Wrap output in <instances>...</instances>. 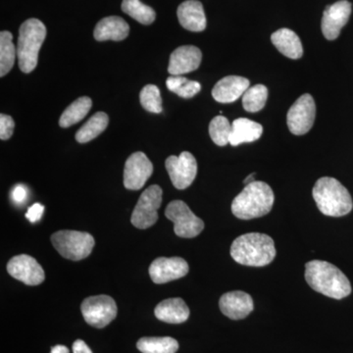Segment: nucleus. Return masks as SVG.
<instances>
[{
  "label": "nucleus",
  "instance_id": "nucleus-1",
  "mask_svg": "<svg viewBox=\"0 0 353 353\" xmlns=\"http://www.w3.org/2000/svg\"><path fill=\"white\" fill-rule=\"evenodd\" d=\"M305 280L315 292L331 299H345L352 294V285L347 276L327 261L313 260L306 263Z\"/></svg>",
  "mask_w": 353,
  "mask_h": 353
},
{
  "label": "nucleus",
  "instance_id": "nucleus-2",
  "mask_svg": "<svg viewBox=\"0 0 353 353\" xmlns=\"http://www.w3.org/2000/svg\"><path fill=\"white\" fill-rule=\"evenodd\" d=\"M231 256L234 261L245 266H266L275 259V243L268 234H241L232 243Z\"/></svg>",
  "mask_w": 353,
  "mask_h": 353
},
{
  "label": "nucleus",
  "instance_id": "nucleus-3",
  "mask_svg": "<svg viewBox=\"0 0 353 353\" xmlns=\"http://www.w3.org/2000/svg\"><path fill=\"white\" fill-rule=\"evenodd\" d=\"M273 190L264 182L255 181L245 185L232 202V212L241 220H252L268 214L273 208Z\"/></svg>",
  "mask_w": 353,
  "mask_h": 353
},
{
  "label": "nucleus",
  "instance_id": "nucleus-4",
  "mask_svg": "<svg viewBox=\"0 0 353 353\" xmlns=\"http://www.w3.org/2000/svg\"><path fill=\"white\" fill-rule=\"evenodd\" d=\"M312 194L316 205L324 215L341 217L352 210L350 192L336 179L330 176L319 179L313 188Z\"/></svg>",
  "mask_w": 353,
  "mask_h": 353
},
{
  "label": "nucleus",
  "instance_id": "nucleus-5",
  "mask_svg": "<svg viewBox=\"0 0 353 353\" xmlns=\"http://www.w3.org/2000/svg\"><path fill=\"white\" fill-rule=\"evenodd\" d=\"M46 37V28L39 19H29L21 25L17 44L19 68L31 73L38 65L39 53Z\"/></svg>",
  "mask_w": 353,
  "mask_h": 353
},
{
  "label": "nucleus",
  "instance_id": "nucleus-6",
  "mask_svg": "<svg viewBox=\"0 0 353 353\" xmlns=\"http://www.w3.org/2000/svg\"><path fill=\"white\" fill-rule=\"evenodd\" d=\"M51 243L64 259L79 261L87 259L92 252L94 239L85 232L59 231L51 236Z\"/></svg>",
  "mask_w": 353,
  "mask_h": 353
},
{
  "label": "nucleus",
  "instance_id": "nucleus-7",
  "mask_svg": "<svg viewBox=\"0 0 353 353\" xmlns=\"http://www.w3.org/2000/svg\"><path fill=\"white\" fill-rule=\"evenodd\" d=\"M165 215L174 223V232L180 238H196L203 231V221L190 210L185 202H170L165 210Z\"/></svg>",
  "mask_w": 353,
  "mask_h": 353
},
{
  "label": "nucleus",
  "instance_id": "nucleus-8",
  "mask_svg": "<svg viewBox=\"0 0 353 353\" xmlns=\"http://www.w3.org/2000/svg\"><path fill=\"white\" fill-rule=\"evenodd\" d=\"M161 188L150 185L139 197L136 208L132 211L131 222L138 229L145 230L153 226L158 220V209L162 203Z\"/></svg>",
  "mask_w": 353,
  "mask_h": 353
},
{
  "label": "nucleus",
  "instance_id": "nucleus-9",
  "mask_svg": "<svg viewBox=\"0 0 353 353\" xmlns=\"http://www.w3.org/2000/svg\"><path fill=\"white\" fill-rule=\"evenodd\" d=\"M83 319L94 328H104L117 316V305L108 296H90L81 305Z\"/></svg>",
  "mask_w": 353,
  "mask_h": 353
},
{
  "label": "nucleus",
  "instance_id": "nucleus-10",
  "mask_svg": "<svg viewBox=\"0 0 353 353\" xmlns=\"http://www.w3.org/2000/svg\"><path fill=\"white\" fill-rule=\"evenodd\" d=\"M316 117V104L312 95H301L290 108L287 115L288 127L296 136H303L312 129Z\"/></svg>",
  "mask_w": 353,
  "mask_h": 353
},
{
  "label": "nucleus",
  "instance_id": "nucleus-11",
  "mask_svg": "<svg viewBox=\"0 0 353 353\" xmlns=\"http://www.w3.org/2000/svg\"><path fill=\"white\" fill-rule=\"evenodd\" d=\"M165 166L176 189H187L196 179L197 162L190 152H183L179 157H169L165 162Z\"/></svg>",
  "mask_w": 353,
  "mask_h": 353
},
{
  "label": "nucleus",
  "instance_id": "nucleus-12",
  "mask_svg": "<svg viewBox=\"0 0 353 353\" xmlns=\"http://www.w3.org/2000/svg\"><path fill=\"white\" fill-rule=\"evenodd\" d=\"M152 173L153 165L145 153H132L125 164V188L131 190L143 189Z\"/></svg>",
  "mask_w": 353,
  "mask_h": 353
},
{
  "label": "nucleus",
  "instance_id": "nucleus-13",
  "mask_svg": "<svg viewBox=\"0 0 353 353\" xmlns=\"http://www.w3.org/2000/svg\"><path fill=\"white\" fill-rule=\"evenodd\" d=\"M9 275L28 285H38L46 279L43 267L27 254L17 255L7 264Z\"/></svg>",
  "mask_w": 353,
  "mask_h": 353
},
{
  "label": "nucleus",
  "instance_id": "nucleus-14",
  "mask_svg": "<svg viewBox=\"0 0 353 353\" xmlns=\"http://www.w3.org/2000/svg\"><path fill=\"white\" fill-rule=\"evenodd\" d=\"M352 14V3L341 0L327 6L323 14L321 28L325 38L334 41L340 36L341 29L347 25Z\"/></svg>",
  "mask_w": 353,
  "mask_h": 353
},
{
  "label": "nucleus",
  "instance_id": "nucleus-15",
  "mask_svg": "<svg viewBox=\"0 0 353 353\" xmlns=\"http://www.w3.org/2000/svg\"><path fill=\"white\" fill-rule=\"evenodd\" d=\"M189 270V264L181 257H159L150 264V276L155 284H166L185 277Z\"/></svg>",
  "mask_w": 353,
  "mask_h": 353
},
{
  "label": "nucleus",
  "instance_id": "nucleus-16",
  "mask_svg": "<svg viewBox=\"0 0 353 353\" xmlns=\"http://www.w3.org/2000/svg\"><path fill=\"white\" fill-rule=\"evenodd\" d=\"M202 53L194 46H183L172 52L168 72L171 76H183L201 66Z\"/></svg>",
  "mask_w": 353,
  "mask_h": 353
},
{
  "label": "nucleus",
  "instance_id": "nucleus-17",
  "mask_svg": "<svg viewBox=\"0 0 353 353\" xmlns=\"http://www.w3.org/2000/svg\"><path fill=\"white\" fill-rule=\"evenodd\" d=\"M219 306L223 314L232 320L245 319L254 308L252 296L241 290L223 294Z\"/></svg>",
  "mask_w": 353,
  "mask_h": 353
},
{
  "label": "nucleus",
  "instance_id": "nucleus-18",
  "mask_svg": "<svg viewBox=\"0 0 353 353\" xmlns=\"http://www.w3.org/2000/svg\"><path fill=\"white\" fill-rule=\"evenodd\" d=\"M250 85V81L243 77H225L213 88L212 97L220 103H232L243 97Z\"/></svg>",
  "mask_w": 353,
  "mask_h": 353
},
{
  "label": "nucleus",
  "instance_id": "nucleus-19",
  "mask_svg": "<svg viewBox=\"0 0 353 353\" xmlns=\"http://www.w3.org/2000/svg\"><path fill=\"white\" fill-rule=\"evenodd\" d=\"M179 22L183 28L190 32H202L206 28V16L201 2L187 0L178 7Z\"/></svg>",
  "mask_w": 353,
  "mask_h": 353
},
{
  "label": "nucleus",
  "instance_id": "nucleus-20",
  "mask_svg": "<svg viewBox=\"0 0 353 353\" xmlns=\"http://www.w3.org/2000/svg\"><path fill=\"white\" fill-rule=\"evenodd\" d=\"M130 27L124 19L118 16L103 18L95 26L94 39L99 41H124L129 36Z\"/></svg>",
  "mask_w": 353,
  "mask_h": 353
},
{
  "label": "nucleus",
  "instance_id": "nucleus-21",
  "mask_svg": "<svg viewBox=\"0 0 353 353\" xmlns=\"http://www.w3.org/2000/svg\"><path fill=\"white\" fill-rule=\"evenodd\" d=\"M154 314L160 321L181 324L190 317V309L180 297L165 299L155 307Z\"/></svg>",
  "mask_w": 353,
  "mask_h": 353
},
{
  "label": "nucleus",
  "instance_id": "nucleus-22",
  "mask_svg": "<svg viewBox=\"0 0 353 353\" xmlns=\"http://www.w3.org/2000/svg\"><path fill=\"white\" fill-rule=\"evenodd\" d=\"M271 41L283 55L290 59H299L303 55V46L296 32L290 29L278 30L272 34Z\"/></svg>",
  "mask_w": 353,
  "mask_h": 353
},
{
  "label": "nucleus",
  "instance_id": "nucleus-23",
  "mask_svg": "<svg viewBox=\"0 0 353 353\" xmlns=\"http://www.w3.org/2000/svg\"><path fill=\"white\" fill-rule=\"evenodd\" d=\"M263 134V127L254 121L240 118L232 124L230 145L238 146L241 143H253L260 139Z\"/></svg>",
  "mask_w": 353,
  "mask_h": 353
},
{
  "label": "nucleus",
  "instance_id": "nucleus-24",
  "mask_svg": "<svg viewBox=\"0 0 353 353\" xmlns=\"http://www.w3.org/2000/svg\"><path fill=\"white\" fill-rule=\"evenodd\" d=\"M92 101L90 97H83L76 99L65 109L60 117L59 125L62 128H69L81 122L90 112Z\"/></svg>",
  "mask_w": 353,
  "mask_h": 353
},
{
  "label": "nucleus",
  "instance_id": "nucleus-25",
  "mask_svg": "<svg viewBox=\"0 0 353 353\" xmlns=\"http://www.w3.org/2000/svg\"><path fill=\"white\" fill-rule=\"evenodd\" d=\"M137 347L143 353H176L179 343L170 336H146L138 341Z\"/></svg>",
  "mask_w": 353,
  "mask_h": 353
},
{
  "label": "nucleus",
  "instance_id": "nucleus-26",
  "mask_svg": "<svg viewBox=\"0 0 353 353\" xmlns=\"http://www.w3.org/2000/svg\"><path fill=\"white\" fill-rule=\"evenodd\" d=\"M108 115L104 112H97L76 134L78 143H85L99 137L108 126Z\"/></svg>",
  "mask_w": 353,
  "mask_h": 353
},
{
  "label": "nucleus",
  "instance_id": "nucleus-27",
  "mask_svg": "<svg viewBox=\"0 0 353 353\" xmlns=\"http://www.w3.org/2000/svg\"><path fill=\"white\" fill-rule=\"evenodd\" d=\"M17 57V46H14L10 32H0V76L4 77L12 69Z\"/></svg>",
  "mask_w": 353,
  "mask_h": 353
},
{
  "label": "nucleus",
  "instance_id": "nucleus-28",
  "mask_svg": "<svg viewBox=\"0 0 353 353\" xmlns=\"http://www.w3.org/2000/svg\"><path fill=\"white\" fill-rule=\"evenodd\" d=\"M121 8L132 19L143 25L152 24L157 18V13L152 7L145 6L141 0H123Z\"/></svg>",
  "mask_w": 353,
  "mask_h": 353
},
{
  "label": "nucleus",
  "instance_id": "nucleus-29",
  "mask_svg": "<svg viewBox=\"0 0 353 353\" xmlns=\"http://www.w3.org/2000/svg\"><path fill=\"white\" fill-rule=\"evenodd\" d=\"M170 92L183 99H192L201 90V85L196 81H190L183 76H170L166 81Z\"/></svg>",
  "mask_w": 353,
  "mask_h": 353
},
{
  "label": "nucleus",
  "instance_id": "nucleus-30",
  "mask_svg": "<svg viewBox=\"0 0 353 353\" xmlns=\"http://www.w3.org/2000/svg\"><path fill=\"white\" fill-rule=\"evenodd\" d=\"M268 99V88L264 85H255L248 88L243 95V106L250 113L259 112L264 108Z\"/></svg>",
  "mask_w": 353,
  "mask_h": 353
},
{
  "label": "nucleus",
  "instance_id": "nucleus-31",
  "mask_svg": "<svg viewBox=\"0 0 353 353\" xmlns=\"http://www.w3.org/2000/svg\"><path fill=\"white\" fill-rule=\"evenodd\" d=\"M231 132L232 124L225 116H216L209 125V134L217 145L225 146L230 143Z\"/></svg>",
  "mask_w": 353,
  "mask_h": 353
},
{
  "label": "nucleus",
  "instance_id": "nucleus-32",
  "mask_svg": "<svg viewBox=\"0 0 353 353\" xmlns=\"http://www.w3.org/2000/svg\"><path fill=\"white\" fill-rule=\"evenodd\" d=\"M141 106L148 112H162V99L159 88L154 85H148L139 94Z\"/></svg>",
  "mask_w": 353,
  "mask_h": 353
},
{
  "label": "nucleus",
  "instance_id": "nucleus-33",
  "mask_svg": "<svg viewBox=\"0 0 353 353\" xmlns=\"http://www.w3.org/2000/svg\"><path fill=\"white\" fill-rule=\"evenodd\" d=\"M14 127H15V123L12 117L6 114L0 115V139L2 141H6L12 137Z\"/></svg>",
  "mask_w": 353,
  "mask_h": 353
},
{
  "label": "nucleus",
  "instance_id": "nucleus-34",
  "mask_svg": "<svg viewBox=\"0 0 353 353\" xmlns=\"http://www.w3.org/2000/svg\"><path fill=\"white\" fill-rule=\"evenodd\" d=\"M43 205H41V203L32 204L31 208L28 209L27 213H26V218L31 223L38 222L43 217Z\"/></svg>",
  "mask_w": 353,
  "mask_h": 353
},
{
  "label": "nucleus",
  "instance_id": "nucleus-35",
  "mask_svg": "<svg viewBox=\"0 0 353 353\" xmlns=\"http://www.w3.org/2000/svg\"><path fill=\"white\" fill-rule=\"evenodd\" d=\"M28 192L24 185H16L11 192V199L15 203H23L27 199Z\"/></svg>",
  "mask_w": 353,
  "mask_h": 353
},
{
  "label": "nucleus",
  "instance_id": "nucleus-36",
  "mask_svg": "<svg viewBox=\"0 0 353 353\" xmlns=\"http://www.w3.org/2000/svg\"><path fill=\"white\" fill-rule=\"evenodd\" d=\"M73 352L74 353H92L90 348L88 347L87 343L82 340H77L73 343Z\"/></svg>",
  "mask_w": 353,
  "mask_h": 353
},
{
  "label": "nucleus",
  "instance_id": "nucleus-37",
  "mask_svg": "<svg viewBox=\"0 0 353 353\" xmlns=\"http://www.w3.org/2000/svg\"><path fill=\"white\" fill-rule=\"evenodd\" d=\"M50 353H70L68 347L65 345H58L51 348Z\"/></svg>",
  "mask_w": 353,
  "mask_h": 353
},
{
  "label": "nucleus",
  "instance_id": "nucleus-38",
  "mask_svg": "<svg viewBox=\"0 0 353 353\" xmlns=\"http://www.w3.org/2000/svg\"><path fill=\"white\" fill-rule=\"evenodd\" d=\"M254 176H255V174L252 173V174H250V176H246L245 180V185H248V183H252L253 182H255Z\"/></svg>",
  "mask_w": 353,
  "mask_h": 353
}]
</instances>
